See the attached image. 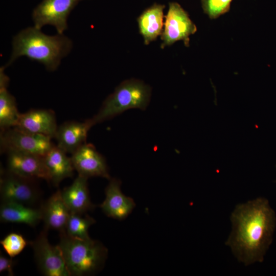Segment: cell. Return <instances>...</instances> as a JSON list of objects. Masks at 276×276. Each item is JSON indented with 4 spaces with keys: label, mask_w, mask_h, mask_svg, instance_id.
Listing matches in <instances>:
<instances>
[{
    "label": "cell",
    "mask_w": 276,
    "mask_h": 276,
    "mask_svg": "<svg viewBox=\"0 0 276 276\" xmlns=\"http://www.w3.org/2000/svg\"><path fill=\"white\" fill-rule=\"evenodd\" d=\"M2 222L21 223L34 227L42 221L40 208H35L13 202H1Z\"/></svg>",
    "instance_id": "obj_18"
},
{
    "label": "cell",
    "mask_w": 276,
    "mask_h": 276,
    "mask_svg": "<svg viewBox=\"0 0 276 276\" xmlns=\"http://www.w3.org/2000/svg\"><path fill=\"white\" fill-rule=\"evenodd\" d=\"M151 88L143 82L130 79L123 81L104 101L98 113L91 118L94 125L110 119L131 108L146 109Z\"/></svg>",
    "instance_id": "obj_4"
},
{
    "label": "cell",
    "mask_w": 276,
    "mask_h": 276,
    "mask_svg": "<svg viewBox=\"0 0 276 276\" xmlns=\"http://www.w3.org/2000/svg\"><path fill=\"white\" fill-rule=\"evenodd\" d=\"M196 31V26L181 6L176 2L169 3L161 34L160 47L163 49L179 40L183 41L185 45L189 47L190 36Z\"/></svg>",
    "instance_id": "obj_8"
},
{
    "label": "cell",
    "mask_w": 276,
    "mask_h": 276,
    "mask_svg": "<svg viewBox=\"0 0 276 276\" xmlns=\"http://www.w3.org/2000/svg\"><path fill=\"white\" fill-rule=\"evenodd\" d=\"M20 114L15 98L8 91L7 87H0L1 130L15 127Z\"/></svg>",
    "instance_id": "obj_20"
},
{
    "label": "cell",
    "mask_w": 276,
    "mask_h": 276,
    "mask_svg": "<svg viewBox=\"0 0 276 276\" xmlns=\"http://www.w3.org/2000/svg\"><path fill=\"white\" fill-rule=\"evenodd\" d=\"M71 158L79 175L88 178L90 177L111 178L105 159L91 144L86 143L82 145L72 154Z\"/></svg>",
    "instance_id": "obj_10"
},
{
    "label": "cell",
    "mask_w": 276,
    "mask_h": 276,
    "mask_svg": "<svg viewBox=\"0 0 276 276\" xmlns=\"http://www.w3.org/2000/svg\"><path fill=\"white\" fill-rule=\"evenodd\" d=\"M70 276L96 274L104 266L108 250L100 241L80 239L60 233L58 244Z\"/></svg>",
    "instance_id": "obj_3"
},
{
    "label": "cell",
    "mask_w": 276,
    "mask_h": 276,
    "mask_svg": "<svg viewBox=\"0 0 276 276\" xmlns=\"http://www.w3.org/2000/svg\"><path fill=\"white\" fill-rule=\"evenodd\" d=\"M6 153L8 171L25 177L43 179L49 182L43 156L15 151Z\"/></svg>",
    "instance_id": "obj_11"
},
{
    "label": "cell",
    "mask_w": 276,
    "mask_h": 276,
    "mask_svg": "<svg viewBox=\"0 0 276 276\" xmlns=\"http://www.w3.org/2000/svg\"><path fill=\"white\" fill-rule=\"evenodd\" d=\"M232 231L225 244L245 266L264 261L273 239L276 214L268 200L259 197L236 205Z\"/></svg>",
    "instance_id": "obj_1"
},
{
    "label": "cell",
    "mask_w": 276,
    "mask_h": 276,
    "mask_svg": "<svg viewBox=\"0 0 276 276\" xmlns=\"http://www.w3.org/2000/svg\"><path fill=\"white\" fill-rule=\"evenodd\" d=\"M31 133L54 138L57 129L54 111L50 109H34L20 113L15 127Z\"/></svg>",
    "instance_id": "obj_12"
},
{
    "label": "cell",
    "mask_w": 276,
    "mask_h": 276,
    "mask_svg": "<svg viewBox=\"0 0 276 276\" xmlns=\"http://www.w3.org/2000/svg\"><path fill=\"white\" fill-rule=\"evenodd\" d=\"M13 258H7L1 255L0 256V272L7 271L9 275H14L13 268L15 261Z\"/></svg>",
    "instance_id": "obj_24"
},
{
    "label": "cell",
    "mask_w": 276,
    "mask_h": 276,
    "mask_svg": "<svg viewBox=\"0 0 276 276\" xmlns=\"http://www.w3.org/2000/svg\"><path fill=\"white\" fill-rule=\"evenodd\" d=\"M51 138L12 127L1 131V150L15 151L44 156L54 146Z\"/></svg>",
    "instance_id": "obj_6"
},
{
    "label": "cell",
    "mask_w": 276,
    "mask_h": 276,
    "mask_svg": "<svg viewBox=\"0 0 276 276\" xmlns=\"http://www.w3.org/2000/svg\"><path fill=\"white\" fill-rule=\"evenodd\" d=\"M49 182L57 187L66 178L72 177L75 169L71 158L66 153L57 146H54L43 156Z\"/></svg>",
    "instance_id": "obj_17"
},
{
    "label": "cell",
    "mask_w": 276,
    "mask_h": 276,
    "mask_svg": "<svg viewBox=\"0 0 276 276\" xmlns=\"http://www.w3.org/2000/svg\"><path fill=\"white\" fill-rule=\"evenodd\" d=\"M91 119L84 122H65L57 127L55 134L57 146L66 153H73L86 143L89 130L93 126Z\"/></svg>",
    "instance_id": "obj_14"
},
{
    "label": "cell",
    "mask_w": 276,
    "mask_h": 276,
    "mask_svg": "<svg viewBox=\"0 0 276 276\" xmlns=\"http://www.w3.org/2000/svg\"><path fill=\"white\" fill-rule=\"evenodd\" d=\"M0 242L6 252L11 258H14L19 255L28 244L24 237L16 233L9 234Z\"/></svg>",
    "instance_id": "obj_22"
},
{
    "label": "cell",
    "mask_w": 276,
    "mask_h": 276,
    "mask_svg": "<svg viewBox=\"0 0 276 276\" xmlns=\"http://www.w3.org/2000/svg\"><path fill=\"white\" fill-rule=\"evenodd\" d=\"M95 222L96 220L86 213H71L65 232L72 237L88 239L90 238L88 235L89 228Z\"/></svg>",
    "instance_id": "obj_21"
},
{
    "label": "cell",
    "mask_w": 276,
    "mask_h": 276,
    "mask_svg": "<svg viewBox=\"0 0 276 276\" xmlns=\"http://www.w3.org/2000/svg\"><path fill=\"white\" fill-rule=\"evenodd\" d=\"M87 179L78 175L71 185L61 191L63 199L72 213L85 214L96 206L90 200Z\"/></svg>",
    "instance_id": "obj_16"
},
{
    "label": "cell",
    "mask_w": 276,
    "mask_h": 276,
    "mask_svg": "<svg viewBox=\"0 0 276 276\" xmlns=\"http://www.w3.org/2000/svg\"><path fill=\"white\" fill-rule=\"evenodd\" d=\"M47 232L44 228L33 241L29 242L39 270L45 276H70L60 247L49 243Z\"/></svg>",
    "instance_id": "obj_7"
},
{
    "label": "cell",
    "mask_w": 276,
    "mask_h": 276,
    "mask_svg": "<svg viewBox=\"0 0 276 276\" xmlns=\"http://www.w3.org/2000/svg\"><path fill=\"white\" fill-rule=\"evenodd\" d=\"M83 0H42L33 10L32 19L34 27L41 28L47 25L55 27L58 34L67 29L69 14Z\"/></svg>",
    "instance_id": "obj_9"
},
{
    "label": "cell",
    "mask_w": 276,
    "mask_h": 276,
    "mask_svg": "<svg viewBox=\"0 0 276 276\" xmlns=\"http://www.w3.org/2000/svg\"><path fill=\"white\" fill-rule=\"evenodd\" d=\"M44 228L53 229L59 233L65 231L71 212L58 190L40 205Z\"/></svg>",
    "instance_id": "obj_15"
},
{
    "label": "cell",
    "mask_w": 276,
    "mask_h": 276,
    "mask_svg": "<svg viewBox=\"0 0 276 276\" xmlns=\"http://www.w3.org/2000/svg\"><path fill=\"white\" fill-rule=\"evenodd\" d=\"M233 0H201L204 12L211 19H215L227 12Z\"/></svg>",
    "instance_id": "obj_23"
},
{
    "label": "cell",
    "mask_w": 276,
    "mask_h": 276,
    "mask_svg": "<svg viewBox=\"0 0 276 276\" xmlns=\"http://www.w3.org/2000/svg\"><path fill=\"white\" fill-rule=\"evenodd\" d=\"M36 179L2 169L0 178L1 202H13L34 207L41 199V192Z\"/></svg>",
    "instance_id": "obj_5"
},
{
    "label": "cell",
    "mask_w": 276,
    "mask_h": 276,
    "mask_svg": "<svg viewBox=\"0 0 276 276\" xmlns=\"http://www.w3.org/2000/svg\"><path fill=\"white\" fill-rule=\"evenodd\" d=\"M165 6L155 3L145 10L137 19L139 31L144 43L148 44L163 32Z\"/></svg>",
    "instance_id": "obj_19"
},
{
    "label": "cell",
    "mask_w": 276,
    "mask_h": 276,
    "mask_svg": "<svg viewBox=\"0 0 276 276\" xmlns=\"http://www.w3.org/2000/svg\"><path fill=\"white\" fill-rule=\"evenodd\" d=\"M105 189V198L100 205L103 213L108 217L118 220L127 217L135 206L131 197L124 195L121 190V181L110 178Z\"/></svg>",
    "instance_id": "obj_13"
},
{
    "label": "cell",
    "mask_w": 276,
    "mask_h": 276,
    "mask_svg": "<svg viewBox=\"0 0 276 276\" xmlns=\"http://www.w3.org/2000/svg\"><path fill=\"white\" fill-rule=\"evenodd\" d=\"M11 56L6 67L18 57L25 56L43 64L48 71H54L62 58L70 52L72 42L63 34L48 35L34 27L19 32L13 38Z\"/></svg>",
    "instance_id": "obj_2"
}]
</instances>
